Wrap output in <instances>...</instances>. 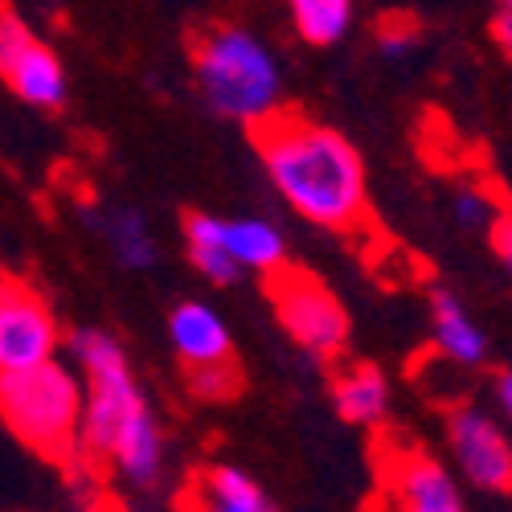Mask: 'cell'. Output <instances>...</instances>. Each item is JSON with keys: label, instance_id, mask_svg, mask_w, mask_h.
Returning <instances> with one entry per match:
<instances>
[{"label": "cell", "instance_id": "6da1fadb", "mask_svg": "<svg viewBox=\"0 0 512 512\" xmlns=\"http://www.w3.org/2000/svg\"><path fill=\"white\" fill-rule=\"evenodd\" d=\"M250 140L275 189L300 218L349 238L377 234L361 152L340 132L312 123L300 111L275 107L259 123H250Z\"/></svg>", "mask_w": 512, "mask_h": 512}, {"label": "cell", "instance_id": "7a4b0ae2", "mask_svg": "<svg viewBox=\"0 0 512 512\" xmlns=\"http://www.w3.org/2000/svg\"><path fill=\"white\" fill-rule=\"evenodd\" d=\"M197 87L213 115L259 123L279 107V66L254 33L238 25H201L189 37Z\"/></svg>", "mask_w": 512, "mask_h": 512}, {"label": "cell", "instance_id": "3957f363", "mask_svg": "<svg viewBox=\"0 0 512 512\" xmlns=\"http://www.w3.org/2000/svg\"><path fill=\"white\" fill-rule=\"evenodd\" d=\"M0 422L41 459L74 467L82 422L78 377L54 357L29 369L0 373Z\"/></svg>", "mask_w": 512, "mask_h": 512}, {"label": "cell", "instance_id": "277c9868", "mask_svg": "<svg viewBox=\"0 0 512 512\" xmlns=\"http://www.w3.org/2000/svg\"><path fill=\"white\" fill-rule=\"evenodd\" d=\"M70 353L87 369V394H82V422H78V463L74 467H95L111 463L115 435L123 422L132 418L148 398L136 386L132 365H127L119 340L99 328H82L70 336Z\"/></svg>", "mask_w": 512, "mask_h": 512}, {"label": "cell", "instance_id": "5b68a950", "mask_svg": "<svg viewBox=\"0 0 512 512\" xmlns=\"http://www.w3.org/2000/svg\"><path fill=\"white\" fill-rule=\"evenodd\" d=\"M263 291L275 304L279 324L287 328V336L300 349H308L320 361H336L340 353H345L349 316H345V308H340L336 295L312 271L279 263L263 275Z\"/></svg>", "mask_w": 512, "mask_h": 512}, {"label": "cell", "instance_id": "8992f818", "mask_svg": "<svg viewBox=\"0 0 512 512\" xmlns=\"http://www.w3.org/2000/svg\"><path fill=\"white\" fill-rule=\"evenodd\" d=\"M0 78L17 99L33 107L58 111L66 103V70L58 54L41 46L25 29V21L9 13L5 0H0Z\"/></svg>", "mask_w": 512, "mask_h": 512}, {"label": "cell", "instance_id": "52a82bcc", "mask_svg": "<svg viewBox=\"0 0 512 512\" xmlns=\"http://www.w3.org/2000/svg\"><path fill=\"white\" fill-rule=\"evenodd\" d=\"M58 349V324L41 295L0 271V373L50 361Z\"/></svg>", "mask_w": 512, "mask_h": 512}, {"label": "cell", "instance_id": "ba28073f", "mask_svg": "<svg viewBox=\"0 0 512 512\" xmlns=\"http://www.w3.org/2000/svg\"><path fill=\"white\" fill-rule=\"evenodd\" d=\"M451 455L463 476L484 492H512V443L480 406H455L447 414Z\"/></svg>", "mask_w": 512, "mask_h": 512}, {"label": "cell", "instance_id": "9c48e42d", "mask_svg": "<svg viewBox=\"0 0 512 512\" xmlns=\"http://www.w3.org/2000/svg\"><path fill=\"white\" fill-rule=\"evenodd\" d=\"M390 484L402 512H463L455 480L422 451H402L390 463Z\"/></svg>", "mask_w": 512, "mask_h": 512}, {"label": "cell", "instance_id": "30bf717a", "mask_svg": "<svg viewBox=\"0 0 512 512\" xmlns=\"http://www.w3.org/2000/svg\"><path fill=\"white\" fill-rule=\"evenodd\" d=\"M111 463H115V472L140 492H152L160 484V476H164V435H160V422H156L148 402L127 418L123 431L115 435Z\"/></svg>", "mask_w": 512, "mask_h": 512}, {"label": "cell", "instance_id": "8fae6325", "mask_svg": "<svg viewBox=\"0 0 512 512\" xmlns=\"http://www.w3.org/2000/svg\"><path fill=\"white\" fill-rule=\"evenodd\" d=\"M181 512H275V504L242 467L209 463L189 480Z\"/></svg>", "mask_w": 512, "mask_h": 512}, {"label": "cell", "instance_id": "7c38bea8", "mask_svg": "<svg viewBox=\"0 0 512 512\" xmlns=\"http://www.w3.org/2000/svg\"><path fill=\"white\" fill-rule=\"evenodd\" d=\"M168 336H173V349H177L185 369H193V365H218V361H234L238 357L226 320L213 308L197 304V300L181 304L173 316H168Z\"/></svg>", "mask_w": 512, "mask_h": 512}, {"label": "cell", "instance_id": "4fadbf2b", "mask_svg": "<svg viewBox=\"0 0 512 512\" xmlns=\"http://www.w3.org/2000/svg\"><path fill=\"white\" fill-rule=\"evenodd\" d=\"M386 402H390V386L386 373L369 361H353L340 373H332V406L345 422L357 426H373L386 418Z\"/></svg>", "mask_w": 512, "mask_h": 512}, {"label": "cell", "instance_id": "5bb4252c", "mask_svg": "<svg viewBox=\"0 0 512 512\" xmlns=\"http://www.w3.org/2000/svg\"><path fill=\"white\" fill-rule=\"evenodd\" d=\"M181 230H185V250H189V263L209 279V283H234L242 275V267L234 263V254L226 246V222L213 218V213H201V209H189L181 218Z\"/></svg>", "mask_w": 512, "mask_h": 512}, {"label": "cell", "instance_id": "9a60e30c", "mask_svg": "<svg viewBox=\"0 0 512 512\" xmlns=\"http://www.w3.org/2000/svg\"><path fill=\"white\" fill-rule=\"evenodd\" d=\"M431 320H435V345L443 349V357H451L455 365H484L488 340L451 291L431 295Z\"/></svg>", "mask_w": 512, "mask_h": 512}, {"label": "cell", "instance_id": "2e32d148", "mask_svg": "<svg viewBox=\"0 0 512 512\" xmlns=\"http://www.w3.org/2000/svg\"><path fill=\"white\" fill-rule=\"evenodd\" d=\"M91 226L107 238V246L115 250V259L127 267V271H148L156 263V238L144 222V213L132 209V205H111L103 209V218H91Z\"/></svg>", "mask_w": 512, "mask_h": 512}, {"label": "cell", "instance_id": "e0dca14e", "mask_svg": "<svg viewBox=\"0 0 512 512\" xmlns=\"http://www.w3.org/2000/svg\"><path fill=\"white\" fill-rule=\"evenodd\" d=\"M226 246L234 254V263L246 267V271H271L283 263V234L271 226V222H259V218H238V222H226Z\"/></svg>", "mask_w": 512, "mask_h": 512}, {"label": "cell", "instance_id": "ac0fdd59", "mask_svg": "<svg viewBox=\"0 0 512 512\" xmlns=\"http://www.w3.org/2000/svg\"><path fill=\"white\" fill-rule=\"evenodd\" d=\"M287 5L295 17V29L312 46H332V41L349 33L353 0H287Z\"/></svg>", "mask_w": 512, "mask_h": 512}, {"label": "cell", "instance_id": "d6986e66", "mask_svg": "<svg viewBox=\"0 0 512 512\" xmlns=\"http://www.w3.org/2000/svg\"><path fill=\"white\" fill-rule=\"evenodd\" d=\"M185 386L201 402H234L246 386V373H242L238 357L218 361V365H193V369H185Z\"/></svg>", "mask_w": 512, "mask_h": 512}, {"label": "cell", "instance_id": "ffe728a7", "mask_svg": "<svg viewBox=\"0 0 512 512\" xmlns=\"http://www.w3.org/2000/svg\"><path fill=\"white\" fill-rule=\"evenodd\" d=\"M455 213H459V222H463V226H492V218H496V213L488 209V201H484L480 193H459Z\"/></svg>", "mask_w": 512, "mask_h": 512}, {"label": "cell", "instance_id": "44dd1931", "mask_svg": "<svg viewBox=\"0 0 512 512\" xmlns=\"http://www.w3.org/2000/svg\"><path fill=\"white\" fill-rule=\"evenodd\" d=\"M377 37H381V50H386V54H402L410 41H414V25H410L406 17H394V21L381 25Z\"/></svg>", "mask_w": 512, "mask_h": 512}, {"label": "cell", "instance_id": "7402d4cb", "mask_svg": "<svg viewBox=\"0 0 512 512\" xmlns=\"http://www.w3.org/2000/svg\"><path fill=\"white\" fill-rule=\"evenodd\" d=\"M488 234H492V250H496V259L512 271V213H496L492 226H488Z\"/></svg>", "mask_w": 512, "mask_h": 512}, {"label": "cell", "instance_id": "603a6c76", "mask_svg": "<svg viewBox=\"0 0 512 512\" xmlns=\"http://www.w3.org/2000/svg\"><path fill=\"white\" fill-rule=\"evenodd\" d=\"M492 37H496L500 54L512 58V9H500V13H496V21H492Z\"/></svg>", "mask_w": 512, "mask_h": 512}, {"label": "cell", "instance_id": "cb8c5ba5", "mask_svg": "<svg viewBox=\"0 0 512 512\" xmlns=\"http://www.w3.org/2000/svg\"><path fill=\"white\" fill-rule=\"evenodd\" d=\"M496 398H500V406H504V414L512 418V369H504V373L496 377Z\"/></svg>", "mask_w": 512, "mask_h": 512}, {"label": "cell", "instance_id": "d4e9b609", "mask_svg": "<svg viewBox=\"0 0 512 512\" xmlns=\"http://www.w3.org/2000/svg\"><path fill=\"white\" fill-rule=\"evenodd\" d=\"M496 5H500V9H512V0H496Z\"/></svg>", "mask_w": 512, "mask_h": 512}]
</instances>
